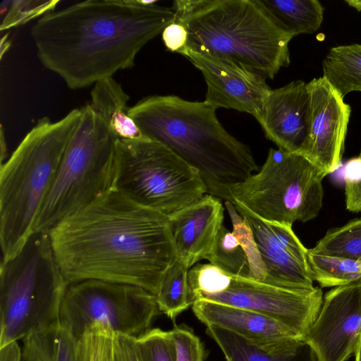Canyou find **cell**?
I'll return each mask as SVG.
<instances>
[{"mask_svg":"<svg viewBox=\"0 0 361 361\" xmlns=\"http://www.w3.org/2000/svg\"><path fill=\"white\" fill-rule=\"evenodd\" d=\"M48 232L68 284L99 280L140 286L156 295L164 273L178 258L168 216L114 190Z\"/></svg>","mask_w":361,"mask_h":361,"instance_id":"1","label":"cell"},{"mask_svg":"<svg viewBox=\"0 0 361 361\" xmlns=\"http://www.w3.org/2000/svg\"><path fill=\"white\" fill-rule=\"evenodd\" d=\"M174 20L173 8L153 1L89 0L42 16L31 36L42 64L78 90L132 68Z\"/></svg>","mask_w":361,"mask_h":361,"instance_id":"2","label":"cell"},{"mask_svg":"<svg viewBox=\"0 0 361 361\" xmlns=\"http://www.w3.org/2000/svg\"><path fill=\"white\" fill-rule=\"evenodd\" d=\"M216 109L174 95L151 96L129 107L143 137L158 142L199 173L207 194L231 202L233 186L259 168L249 146L223 127Z\"/></svg>","mask_w":361,"mask_h":361,"instance_id":"3","label":"cell"},{"mask_svg":"<svg viewBox=\"0 0 361 361\" xmlns=\"http://www.w3.org/2000/svg\"><path fill=\"white\" fill-rule=\"evenodd\" d=\"M173 9L174 22L188 32L181 51L230 61L269 79L290 64L293 37L256 0H176Z\"/></svg>","mask_w":361,"mask_h":361,"instance_id":"4","label":"cell"},{"mask_svg":"<svg viewBox=\"0 0 361 361\" xmlns=\"http://www.w3.org/2000/svg\"><path fill=\"white\" fill-rule=\"evenodd\" d=\"M81 117L74 109L56 122L37 120L0 171V244L3 260L16 255L33 233L37 214L54 183Z\"/></svg>","mask_w":361,"mask_h":361,"instance_id":"5","label":"cell"},{"mask_svg":"<svg viewBox=\"0 0 361 361\" xmlns=\"http://www.w3.org/2000/svg\"><path fill=\"white\" fill-rule=\"evenodd\" d=\"M68 283L48 231H35L0 267V348L59 323Z\"/></svg>","mask_w":361,"mask_h":361,"instance_id":"6","label":"cell"},{"mask_svg":"<svg viewBox=\"0 0 361 361\" xmlns=\"http://www.w3.org/2000/svg\"><path fill=\"white\" fill-rule=\"evenodd\" d=\"M36 217L33 232L49 231L66 216L113 190L118 137L87 104Z\"/></svg>","mask_w":361,"mask_h":361,"instance_id":"7","label":"cell"},{"mask_svg":"<svg viewBox=\"0 0 361 361\" xmlns=\"http://www.w3.org/2000/svg\"><path fill=\"white\" fill-rule=\"evenodd\" d=\"M114 166L113 190L166 216L207 194L195 168L162 144L145 137L118 138Z\"/></svg>","mask_w":361,"mask_h":361,"instance_id":"8","label":"cell"},{"mask_svg":"<svg viewBox=\"0 0 361 361\" xmlns=\"http://www.w3.org/2000/svg\"><path fill=\"white\" fill-rule=\"evenodd\" d=\"M324 178L303 156L270 148L261 169L233 186L231 194L234 204L258 218L292 226L317 216Z\"/></svg>","mask_w":361,"mask_h":361,"instance_id":"9","label":"cell"},{"mask_svg":"<svg viewBox=\"0 0 361 361\" xmlns=\"http://www.w3.org/2000/svg\"><path fill=\"white\" fill-rule=\"evenodd\" d=\"M159 312L155 295L143 288L85 280L68 285L59 323L78 340L94 323L115 333L137 337L149 329Z\"/></svg>","mask_w":361,"mask_h":361,"instance_id":"10","label":"cell"},{"mask_svg":"<svg viewBox=\"0 0 361 361\" xmlns=\"http://www.w3.org/2000/svg\"><path fill=\"white\" fill-rule=\"evenodd\" d=\"M197 300L260 313L295 329L305 336L320 312L323 293L318 287L312 290H293L232 275L231 283L226 290L201 295Z\"/></svg>","mask_w":361,"mask_h":361,"instance_id":"11","label":"cell"},{"mask_svg":"<svg viewBox=\"0 0 361 361\" xmlns=\"http://www.w3.org/2000/svg\"><path fill=\"white\" fill-rule=\"evenodd\" d=\"M310 109L307 140L298 153L325 177L341 165L350 106L323 78L307 83Z\"/></svg>","mask_w":361,"mask_h":361,"instance_id":"12","label":"cell"},{"mask_svg":"<svg viewBox=\"0 0 361 361\" xmlns=\"http://www.w3.org/2000/svg\"><path fill=\"white\" fill-rule=\"evenodd\" d=\"M304 338L319 361H345L361 340V280L336 286L323 298L320 312Z\"/></svg>","mask_w":361,"mask_h":361,"instance_id":"13","label":"cell"},{"mask_svg":"<svg viewBox=\"0 0 361 361\" xmlns=\"http://www.w3.org/2000/svg\"><path fill=\"white\" fill-rule=\"evenodd\" d=\"M248 221L265 267L264 283L299 290H312L307 249L292 226L264 221L234 204Z\"/></svg>","mask_w":361,"mask_h":361,"instance_id":"14","label":"cell"},{"mask_svg":"<svg viewBox=\"0 0 361 361\" xmlns=\"http://www.w3.org/2000/svg\"><path fill=\"white\" fill-rule=\"evenodd\" d=\"M185 56L200 70L207 84L204 102L209 106L247 113L259 120L271 90L264 75L232 61L184 49Z\"/></svg>","mask_w":361,"mask_h":361,"instance_id":"15","label":"cell"},{"mask_svg":"<svg viewBox=\"0 0 361 361\" xmlns=\"http://www.w3.org/2000/svg\"><path fill=\"white\" fill-rule=\"evenodd\" d=\"M310 109L307 83L294 80L282 87L271 89L258 122L266 137L279 149L298 153L307 140Z\"/></svg>","mask_w":361,"mask_h":361,"instance_id":"16","label":"cell"},{"mask_svg":"<svg viewBox=\"0 0 361 361\" xmlns=\"http://www.w3.org/2000/svg\"><path fill=\"white\" fill-rule=\"evenodd\" d=\"M224 212L220 199L207 194L168 216L178 257L189 269L207 259L224 224Z\"/></svg>","mask_w":361,"mask_h":361,"instance_id":"17","label":"cell"},{"mask_svg":"<svg viewBox=\"0 0 361 361\" xmlns=\"http://www.w3.org/2000/svg\"><path fill=\"white\" fill-rule=\"evenodd\" d=\"M192 309L207 326H216L250 340L304 337L295 329L250 310L205 300H195Z\"/></svg>","mask_w":361,"mask_h":361,"instance_id":"18","label":"cell"},{"mask_svg":"<svg viewBox=\"0 0 361 361\" xmlns=\"http://www.w3.org/2000/svg\"><path fill=\"white\" fill-rule=\"evenodd\" d=\"M206 332L226 361H319L304 337L253 341L216 326H207Z\"/></svg>","mask_w":361,"mask_h":361,"instance_id":"19","label":"cell"},{"mask_svg":"<svg viewBox=\"0 0 361 361\" xmlns=\"http://www.w3.org/2000/svg\"><path fill=\"white\" fill-rule=\"evenodd\" d=\"M90 95L91 102L89 104L118 138L137 139L143 137L128 114L129 95L113 77L95 83Z\"/></svg>","mask_w":361,"mask_h":361,"instance_id":"20","label":"cell"},{"mask_svg":"<svg viewBox=\"0 0 361 361\" xmlns=\"http://www.w3.org/2000/svg\"><path fill=\"white\" fill-rule=\"evenodd\" d=\"M276 25L293 37L312 34L323 22L324 7L317 0H256Z\"/></svg>","mask_w":361,"mask_h":361,"instance_id":"21","label":"cell"},{"mask_svg":"<svg viewBox=\"0 0 361 361\" xmlns=\"http://www.w3.org/2000/svg\"><path fill=\"white\" fill-rule=\"evenodd\" d=\"M21 361H82L79 341L60 323L23 340Z\"/></svg>","mask_w":361,"mask_h":361,"instance_id":"22","label":"cell"},{"mask_svg":"<svg viewBox=\"0 0 361 361\" xmlns=\"http://www.w3.org/2000/svg\"><path fill=\"white\" fill-rule=\"evenodd\" d=\"M323 78L342 97L361 92V44L332 47L322 62Z\"/></svg>","mask_w":361,"mask_h":361,"instance_id":"23","label":"cell"},{"mask_svg":"<svg viewBox=\"0 0 361 361\" xmlns=\"http://www.w3.org/2000/svg\"><path fill=\"white\" fill-rule=\"evenodd\" d=\"M188 270L178 257L164 273L155 295L160 312L173 322L194 302L188 279Z\"/></svg>","mask_w":361,"mask_h":361,"instance_id":"24","label":"cell"},{"mask_svg":"<svg viewBox=\"0 0 361 361\" xmlns=\"http://www.w3.org/2000/svg\"><path fill=\"white\" fill-rule=\"evenodd\" d=\"M309 250L319 255L361 262V219L329 230Z\"/></svg>","mask_w":361,"mask_h":361,"instance_id":"25","label":"cell"},{"mask_svg":"<svg viewBox=\"0 0 361 361\" xmlns=\"http://www.w3.org/2000/svg\"><path fill=\"white\" fill-rule=\"evenodd\" d=\"M308 262L313 281L322 287H336L361 280V262L311 252Z\"/></svg>","mask_w":361,"mask_h":361,"instance_id":"26","label":"cell"},{"mask_svg":"<svg viewBox=\"0 0 361 361\" xmlns=\"http://www.w3.org/2000/svg\"><path fill=\"white\" fill-rule=\"evenodd\" d=\"M207 260L231 275L250 278L247 255L232 231L224 224Z\"/></svg>","mask_w":361,"mask_h":361,"instance_id":"27","label":"cell"},{"mask_svg":"<svg viewBox=\"0 0 361 361\" xmlns=\"http://www.w3.org/2000/svg\"><path fill=\"white\" fill-rule=\"evenodd\" d=\"M225 206L232 222V233L247 255L250 278L264 282L266 279L265 267L248 221L238 212L232 202L226 201Z\"/></svg>","mask_w":361,"mask_h":361,"instance_id":"28","label":"cell"},{"mask_svg":"<svg viewBox=\"0 0 361 361\" xmlns=\"http://www.w3.org/2000/svg\"><path fill=\"white\" fill-rule=\"evenodd\" d=\"M231 279L232 275L214 264L197 263L188 273L193 302L201 295L214 294L226 290Z\"/></svg>","mask_w":361,"mask_h":361,"instance_id":"29","label":"cell"},{"mask_svg":"<svg viewBox=\"0 0 361 361\" xmlns=\"http://www.w3.org/2000/svg\"><path fill=\"white\" fill-rule=\"evenodd\" d=\"M114 331L99 323L90 325L79 341L82 361H113Z\"/></svg>","mask_w":361,"mask_h":361,"instance_id":"30","label":"cell"},{"mask_svg":"<svg viewBox=\"0 0 361 361\" xmlns=\"http://www.w3.org/2000/svg\"><path fill=\"white\" fill-rule=\"evenodd\" d=\"M136 340L143 361H176L171 331L149 329L136 337Z\"/></svg>","mask_w":361,"mask_h":361,"instance_id":"31","label":"cell"},{"mask_svg":"<svg viewBox=\"0 0 361 361\" xmlns=\"http://www.w3.org/2000/svg\"><path fill=\"white\" fill-rule=\"evenodd\" d=\"M59 0H15L1 18V31L18 27L54 11Z\"/></svg>","mask_w":361,"mask_h":361,"instance_id":"32","label":"cell"},{"mask_svg":"<svg viewBox=\"0 0 361 361\" xmlns=\"http://www.w3.org/2000/svg\"><path fill=\"white\" fill-rule=\"evenodd\" d=\"M171 333L175 345L176 361H204L203 345L190 327L174 324Z\"/></svg>","mask_w":361,"mask_h":361,"instance_id":"33","label":"cell"},{"mask_svg":"<svg viewBox=\"0 0 361 361\" xmlns=\"http://www.w3.org/2000/svg\"><path fill=\"white\" fill-rule=\"evenodd\" d=\"M113 361H143L135 336L114 332Z\"/></svg>","mask_w":361,"mask_h":361,"instance_id":"34","label":"cell"},{"mask_svg":"<svg viewBox=\"0 0 361 361\" xmlns=\"http://www.w3.org/2000/svg\"><path fill=\"white\" fill-rule=\"evenodd\" d=\"M161 34L163 42L168 50L180 53L185 47L188 32L181 24L173 22L164 28Z\"/></svg>","mask_w":361,"mask_h":361,"instance_id":"35","label":"cell"},{"mask_svg":"<svg viewBox=\"0 0 361 361\" xmlns=\"http://www.w3.org/2000/svg\"><path fill=\"white\" fill-rule=\"evenodd\" d=\"M359 157L361 158V153ZM346 209L352 212H361V180L354 184L345 185Z\"/></svg>","mask_w":361,"mask_h":361,"instance_id":"36","label":"cell"},{"mask_svg":"<svg viewBox=\"0 0 361 361\" xmlns=\"http://www.w3.org/2000/svg\"><path fill=\"white\" fill-rule=\"evenodd\" d=\"M0 145H1V161L4 158L7 156V147L6 142V138L4 133V129L2 126H1L0 130Z\"/></svg>","mask_w":361,"mask_h":361,"instance_id":"37","label":"cell"},{"mask_svg":"<svg viewBox=\"0 0 361 361\" xmlns=\"http://www.w3.org/2000/svg\"><path fill=\"white\" fill-rule=\"evenodd\" d=\"M8 35H5L1 39V54L0 57L2 59L4 54L8 50L11 46V41L8 39Z\"/></svg>","mask_w":361,"mask_h":361,"instance_id":"38","label":"cell"},{"mask_svg":"<svg viewBox=\"0 0 361 361\" xmlns=\"http://www.w3.org/2000/svg\"><path fill=\"white\" fill-rule=\"evenodd\" d=\"M345 2L351 7L355 8L357 11H361V1H352V0H346Z\"/></svg>","mask_w":361,"mask_h":361,"instance_id":"39","label":"cell"},{"mask_svg":"<svg viewBox=\"0 0 361 361\" xmlns=\"http://www.w3.org/2000/svg\"><path fill=\"white\" fill-rule=\"evenodd\" d=\"M355 361H361V340L355 353Z\"/></svg>","mask_w":361,"mask_h":361,"instance_id":"40","label":"cell"}]
</instances>
